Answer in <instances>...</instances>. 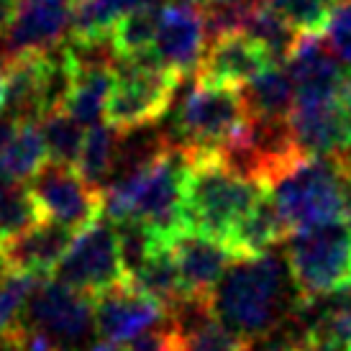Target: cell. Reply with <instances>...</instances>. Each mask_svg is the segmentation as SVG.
Instances as JSON below:
<instances>
[{"mask_svg":"<svg viewBox=\"0 0 351 351\" xmlns=\"http://www.w3.org/2000/svg\"><path fill=\"white\" fill-rule=\"evenodd\" d=\"M177 328L182 331V351H249L252 343L239 333L226 328L210 315L208 305L195 313V318L180 315L175 318Z\"/></svg>","mask_w":351,"mask_h":351,"instance_id":"23","label":"cell"},{"mask_svg":"<svg viewBox=\"0 0 351 351\" xmlns=\"http://www.w3.org/2000/svg\"><path fill=\"white\" fill-rule=\"evenodd\" d=\"M167 246L177 264L187 302L208 305L215 285L221 282V277L236 256L218 239H210V236L190 231V228H182L175 239H169Z\"/></svg>","mask_w":351,"mask_h":351,"instance_id":"15","label":"cell"},{"mask_svg":"<svg viewBox=\"0 0 351 351\" xmlns=\"http://www.w3.org/2000/svg\"><path fill=\"white\" fill-rule=\"evenodd\" d=\"M88 351H126V349H121L118 343H110V341H95V343H90V349Z\"/></svg>","mask_w":351,"mask_h":351,"instance_id":"36","label":"cell"},{"mask_svg":"<svg viewBox=\"0 0 351 351\" xmlns=\"http://www.w3.org/2000/svg\"><path fill=\"white\" fill-rule=\"evenodd\" d=\"M36 123H39L44 144H47L49 162L69 167L77 165L80 149H82V141H85V131H82V123L77 118L69 116L64 106H62L44 113Z\"/></svg>","mask_w":351,"mask_h":351,"instance_id":"25","label":"cell"},{"mask_svg":"<svg viewBox=\"0 0 351 351\" xmlns=\"http://www.w3.org/2000/svg\"><path fill=\"white\" fill-rule=\"evenodd\" d=\"M249 121L252 116L239 90L195 80L177 110L175 144L187 159L221 156L234 138L244 134Z\"/></svg>","mask_w":351,"mask_h":351,"instance_id":"5","label":"cell"},{"mask_svg":"<svg viewBox=\"0 0 351 351\" xmlns=\"http://www.w3.org/2000/svg\"><path fill=\"white\" fill-rule=\"evenodd\" d=\"M285 236H287V228L274 208L272 197L264 190L256 205L234 226V231L226 239V246L236 259H254L267 254L274 244H280Z\"/></svg>","mask_w":351,"mask_h":351,"instance_id":"19","label":"cell"},{"mask_svg":"<svg viewBox=\"0 0 351 351\" xmlns=\"http://www.w3.org/2000/svg\"><path fill=\"white\" fill-rule=\"evenodd\" d=\"M57 282L67 285L77 293L90 295L93 300L106 290L126 280L118 234L113 221H95L75 234L67 254L57 264Z\"/></svg>","mask_w":351,"mask_h":351,"instance_id":"8","label":"cell"},{"mask_svg":"<svg viewBox=\"0 0 351 351\" xmlns=\"http://www.w3.org/2000/svg\"><path fill=\"white\" fill-rule=\"evenodd\" d=\"M295 351H339V349H331V346H318V343H311V341H300V343H295Z\"/></svg>","mask_w":351,"mask_h":351,"instance_id":"37","label":"cell"},{"mask_svg":"<svg viewBox=\"0 0 351 351\" xmlns=\"http://www.w3.org/2000/svg\"><path fill=\"white\" fill-rule=\"evenodd\" d=\"M41 285L39 274L19 272L0 264V339H5L19 328L26 315L31 295Z\"/></svg>","mask_w":351,"mask_h":351,"instance_id":"26","label":"cell"},{"mask_svg":"<svg viewBox=\"0 0 351 351\" xmlns=\"http://www.w3.org/2000/svg\"><path fill=\"white\" fill-rule=\"evenodd\" d=\"M0 351H23V349H21L13 339H8V336H5V339H0Z\"/></svg>","mask_w":351,"mask_h":351,"instance_id":"38","label":"cell"},{"mask_svg":"<svg viewBox=\"0 0 351 351\" xmlns=\"http://www.w3.org/2000/svg\"><path fill=\"white\" fill-rule=\"evenodd\" d=\"M277 351H295V343H287V346H282V349H277Z\"/></svg>","mask_w":351,"mask_h":351,"instance_id":"40","label":"cell"},{"mask_svg":"<svg viewBox=\"0 0 351 351\" xmlns=\"http://www.w3.org/2000/svg\"><path fill=\"white\" fill-rule=\"evenodd\" d=\"M72 3H80V0H72Z\"/></svg>","mask_w":351,"mask_h":351,"instance_id":"43","label":"cell"},{"mask_svg":"<svg viewBox=\"0 0 351 351\" xmlns=\"http://www.w3.org/2000/svg\"><path fill=\"white\" fill-rule=\"evenodd\" d=\"M298 31H321L328 16V0H269Z\"/></svg>","mask_w":351,"mask_h":351,"instance_id":"31","label":"cell"},{"mask_svg":"<svg viewBox=\"0 0 351 351\" xmlns=\"http://www.w3.org/2000/svg\"><path fill=\"white\" fill-rule=\"evenodd\" d=\"M287 128L300 154L333 156L351 147V126L341 110L339 93L326 98H295Z\"/></svg>","mask_w":351,"mask_h":351,"instance_id":"12","label":"cell"},{"mask_svg":"<svg viewBox=\"0 0 351 351\" xmlns=\"http://www.w3.org/2000/svg\"><path fill=\"white\" fill-rule=\"evenodd\" d=\"M180 75L152 57L121 62L106 106V123L121 136L162 121L180 85Z\"/></svg>","mask_w":351,"mask_h":351,"instance_id":"7","label":"cell"},{"mask_svg":"<svg viewBox=\"0 0 351 351\" xmlns=\"http://www.w3.org/2000/svg\"><path fill=\"white\" fill-rule=\"evenodd\" d=\"M72 239H75V231L41 221V223L26 228L23 234L0 241V264L19 269V272L44 277L57 269V264L67 254Z\"/></svg>","mask_w":351,"mask_h":351,"instance_id":"18","label":"cell"},{"mask_svg":"<svg viewBox=\"0 0 351 351\" xmlns=\"http://www.w3.org/2000/svg\"><path fill=\"white\" fill-rule=\"evenodd\" d=\"M126 351H182V331L172 321L167 328H152L149 333L134 339Z\"/></svg>","mask_w":351,"mask_h":351,"instance_id":"32","label":"cell"},{"mask_svg":"<svg viewBox=\"0 0 351 351\" xmlns=\"http://www.w3.org/2000/svg\"><path fill=\"white\" fill-rule=\"evenodd\" d=\"M118 136H121V134L113 131L108 123H95V126H90V131L85 134V141H82V149H80L75 169H77L88 182L100 187V190H103V182L108 180V175L113 172Z\"/></svg>","mask_w":351,"mask_h":351,"instance_id":"27","label":"cell"},{"mask_svg":"<svg viewBox=\"0 0 351 351\" xmlns=\"http://www.w3.org/2000/svg\"><path fill=\"white\" fill-rule=\"evenodd\" d=\"M36 223H41V215L31 190L19 180L0 175V241L23 234Z\"/></svg>","mask_w":351,"mask_h":351,"instance_id":"28","label":"cell"},{"mask_svg":"<svg viewBox=\"0 0 351 351\" xmlns=\"http://www.w3.org/2000/svg\"><path fill=\"white\" fill-rule=\"evenodd\" d=\"M162 5L165 3H156L154 0L149 5L128 10L110 26L108 44H110V51H113V57L118 62H136V59L152 57Z\"/></svg>","mask_w":351,"mask_h":351,"instance_id":"21","label":"cell"},{"mask_svg":"<svg viewBox=\"0 0 351 351\" xmlns=\"http://www.w3.org/2000/svg\"><path fill=\"white\" fill-rule=\"evenodd\" d=\"M254 0H223V3H210L205 13V31L210 39L228 36V34H244L249 13H252Z\"/></svg>","mask_w":351,"mask_h":351,"instance_id":"29","label":"cell"},{"mask_svg":"<svg viewBox=\"0 0 351 351\" xmlns=\"http://www.w3.org/2000/svg\"><path fill=\"white\" fill-rule=\"evenodd\" d=\"M244 34L252 36L254 41H259L264 49L272 54L274 62H280L293 49L298 29L274 8L269 0H254Z\"/></svg>","mask_w":351,"mask_h":351,"instance_id":"24","label":"cell"},{"mask_svg":"<svg viewBox=\"0 0 351 351\" xmlns=\"http://www.w3.org/2000/svg\"><path fill=\"white\" fill-rule=\"evenodd\" d=\"M205 13L190 3H165L159 16V29L152 47V59L162 67L185 77L195 72L205 51Z\"/></svg>","mask_w":351,"mask_h":351,"instance_id":"11","label":"cell"},{"mask_svg":"<svg viewBox=\"0 0 351 351\" xmlns=\"http://www.w3.org/2000/svg\"><path fill=\"white\" fill-rule=\"evenodd\" d=\"M336 156H339V162H341V167H343V175H346V180H349V185H351V147Z\"/></svg>","mask_w":351,"mask_h":351,"instance_id":"35","label":"cell"},{"mask_svg":"<svg viewBox=\"0 0 351 351\" xmlns=\"http://www.w3.org/2000/svg\"><path fill=\"white\" fill-rule=\"evenodd\" d=\"M13 13H16V0H0V39L8 34Z\"/></svg>","mask_w":351,"mask_h":351,"instance_id":"34","label":"cell"},{"mask_svg":"<svg viewBox=\"0 0 351 351\" xmlns=\"http://www.w3.org/2000/svg\"><path fill=\"white\" fill-rule=\"evenodd\" d=\"M346 226H349V234H351V215H349V221H346Z\"/></svg>","mask_w":351,"mask_h":351,"instance_id":"41","label":"cell"},{"mask_svg":"<svg viewBox=\"0 0 351 351\" xmlns=\"http://www.w3.org/2000/svg\"><path fill=\"white\" fill-rule=\"evenodd\" d=\"M321 34L326 36V44L339 57V62L351 64V0L331 3Z\"/></svg>","mask_w":351,"mask_h":351,"instance_id":"30","label":"cell"},{"mask_svg":"<svg viewBox=\"0 0 351 351\" xmlns=\"http://www.w3.org/2000/svg\"><path fill=\"white\" fill-rule=\"evenodd\" d=\"M23 321L49 333L62 351H77L95 323L93 298L62 282H41L26 305Z\"/></svg>","mask_w":351,"mask_h":351,"instance_id":"10","label":"cell"},{"mask_svg":"<svg viewBox=\"0 0 351 351\" xmlns=\"http://www.w3.org/2000/svg\"><path fill=\"white\" fill-rule=\"evenodd\" d=\"M19 126H21V121L19 118H13L10 113H0V152L8 147V141L13 138V134L19 131Z\"/></svg>","mask_w":351,"mask_h":351,"instance_id":"33","label":"cell"},{"mask_svg":"<svg viewBox=\"0 0 351 351\" xmlns=\"http://www.w3.org/2000/svg\"><path fill=\"white\" fill-rule=\"evenodd\" d=\"M31 197L39 208L41 221L82 231L95 223L106 208L103 190L88 182L75 167L47 162L31 177Z\"/></svg>","mask_w":351,"mask_h":351,"instance_id":"9","label":"cell"},{"mask_svg":"<svg viewBox=\"0 0 351 351\" xmlns=\"http://www.w3.org/2000/svg\"><path fill=\"white\" fill-rule=\"evenodd\" d=\"M72 0H16V13L3 44L10 59L23 54H49L69 34Z\"/></svg>","mask_w":351,"mask_h":351,"instance_id":"14","label":"cell"},{"mask_svg":"<svg viewBox=\"0 0 351 351\" xmlns=\"http://www.w3.org/2000/svg\"><path fill=\"white\" fill-rule=\"evenodd\" d=\"M264 195V187L252 177L236 172L221 156L190 159L182 193V223L226 244L234 226Z\"/></svg>","mask_w":351,"mask_h":351,"instance_id":"4","label":"cell"},{"mask_svg":"<svg viewBox=\"0 0 351 351\" xmlns=\"http://www.w3.org/2000/svg\"><path fill=\"white\" fill-rule=\"evenodd\" d=\"M246 110L254 121L285 123L295 106V82L285 62H272L246 85Z\"/></svg>","mask_w":351,"mask_h":351,"instance_id":"20","label":"cell"},{"mask_svg":"<svg viewBox=\"0 0 351 351\" xmlns=\"http://www.w3.org/2000/svg\"><path fill=\"white\" fill-rule=\"evenodd\" d=\"M93 305H95V326L100 336L118 346L131 343L134 339L152 331L159 321L169 318L154 298L141 293L128 280L98 295Z\"/></svg>","mask_w":351,"mask_h":351,"instance_id":"13","label":"cell"},{"mask_svg":"<svg viewBox=\"0 0 351 351\" xmlns=\"http://www.w3.org/2000/svg\"><path fill=\"white\" fill-rule=\"evenodd\" d=\"M190 159L175 141H159L123 177L113 180L106 195V213L113 223L136 221L154 231L165 244L182 223V193Z\"/></svg>","mask_w":351,"mask_h":351,"instance_id":"1","label":"cell"},{"mask_svg":"<svg viewBox=\"0 0 351 351\" xmlns=\"http://www.w3.org/2000/svg\"><path fill=\"white\" fill-rule=\"evenodd\" d=\"M49 162L47 144L36 121H21L19 131L13 134L8 147L0 152V175L10 180H29Z\"/></svg>","mask_w":351,"mask_h":351,"instance_id":"22","label":"cell"},{"mask_svg":"<svg viewBox=\"0 0 351 351\" xmlns=\"http://www.w3.org/2000/svg\"><path fill=\"white\" fill-rule=\"evenodd\" d=\"M272 62V54L259 41H254L246 34H228V36L210 39V47H205L195 69V80L239 88V85H249Z\"/></svg>","mask_w":351,"mask_h":351,"instance_id":"17","label":"cell"},{"mask_svg":"<svg viewBox=\"0 0 351 351\" xmlns=\"http://www.w3.org/2000/svg\"><path fill=\"white\" fill-rule=\"evenodd\" d=\"M285 67L295 82V98H326L343 88L349 75L321 31H298Z\"/></svg>","mask_w":351,"mask_h":351,"instance_id":"16","label":"cell"},{"mask_svg":"<svg viewBox=\"0 0 351 351\" xmlns=\"http://www.w3.org/2000/svg\"><path fill=\"white\" fill-rule=\"evenodd\" d=\"M210 3H223V0H210Z\"/></svg>","mask_w":351,"mask_h":351,"instance_id":"42","label":"cell"},{"mask_svg":"<svg viewBox=\"0 0 351 351\" xmlns=\"http://www.w3.org/2000/svg\"><path fill=\"white\" fill-rule=\"evenodd\" d=\"M259 185L272 197L287 234L349 221L351 185L339 156L293 154L274 165Z\"/></svg>","mask_w":351,"mask_h":351,"instance_id":"2","label":"cell"},{"mask_svg":"<svg viewBox=\"0 0 351 351\" xmlns=\"http://www.w3.org/2000/svg\"><path fill=\"white\" fill-rule=\"evenodd\" d=\"M287 267L298 298H323L351 285V234L346 221L290 234Z\"/></svg>","mask_w":351,"mask_h":351,"instance_id":"6","label":"cell"},{"mask_svg":"<svg viewBox=\"0 0 351 351\" xmlns=\"http://www.w3.org/2000/svg\"><path fill=\"white\" fill-rule=\"evenodd\" d=\"M208 311L249 343L269 336L290 313L282 259L274 254L239 259L215 285Z\"/></svg>","mask_w":351,"mask_h":351,"instance_id":"3","label":"cell"},{"mask_svg":"<svg viewBox=\"0 0 351 351\" xmlns=\"http://www.w3.org/2000/svg\"><path fill=\"white\" fill-rule=\"evenodd\" d=\"M5 110V77H3V72H0V113Z\"/></svg>","mask_w":351,"mask_h":351,"instance_id":"39","label":"cell"}]
</instances>
